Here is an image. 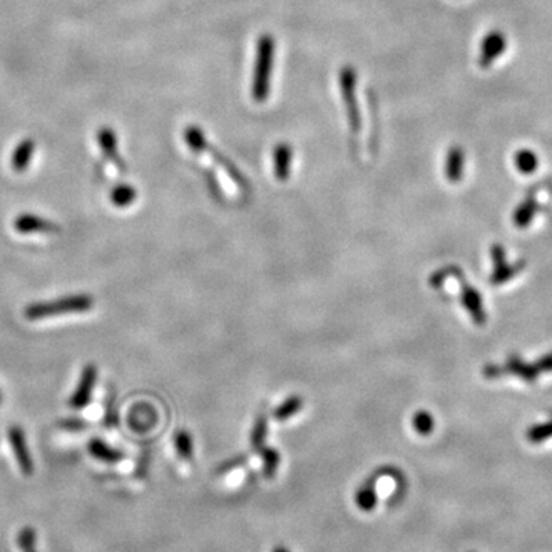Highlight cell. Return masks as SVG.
<instances>
[{
  "label": "cell",
  "mask_w": 552,
  "mask_h": 552,
  "mask_svg": "<svg viewBox=\"0 0 552 552\" xmlns=\"http://www.w3.org/2000/svg\"><path fill=\"white\" fill-rule=\"evenodd\" d=\"M94 307V298L88 293L66 295L57 300L33 302L26 306L24 315L28 321H42L48 318L63 316V315H79L86 313Z\"/></svg>",
  "instance_id": "cell-1"
},
{
  "label": "cell",
  "mask_w": 552,
  "mask_h": 552,
  "mask_svg": "<svg viewBox=\"0 0 552 552\" xmlns=\"http://www.w3.org/2000/svg\"><path fill=\"white\" fill-rule=\"evenodd\" d=\"M275 62V39L263 34L257 42V57H255L252 97L257 103H264L270 92L272 73Z\"/></svg>",
  "instance_id": "cell-2"
},
{
  "label": "cell",
  "mask_w": 552,
  "mask_h": 552,
  "mask_svg": "<svg viewBox=\"0 0 552 552\" xmlns=\"http://www.w3.org/2000/svg\"><path fill=\"white\" fill-rule=\"evenodd\" d=\"M184 140H186V143L189 145L190 149L196 154H208L212 157L217 165L221 166L224 169V172L229 175V178L237 184V186L243 190V192H249L250 186H249V181H247L243 174L239 172V169L233 165V163L228 158L224 157L221 152H218L214 146L210 143H208L206 137H204L203 131L200 127H187L186 132H184Z\"/></svg>",
  "instance_id": "cell-3"
},
{
  "label": "cell",
  "mask_w": 552,
  "mask_h": 552,
  "mask_svg": "<svg viewBox=\"0 0 552 552\" xmlns=\"http://www.w3.org/2000/svg\"><path fill=\"white\" fill-rule=\"evenodd\" d=\"M356 80L358 77L350 66H345L339 73V88H341L342 100L347 108V117H349V125L351 134L360 132V114H359V106L356 100Z\"/></svg>",
  "instance_id": "cell-4"
},
{
  "label": "cell",
  "mask_w": 552,
  "mask_h": 552,
  "mask_svg": "<svg viewBox=\"0 0 552 552\" xmlns=\"http://www.w3.org/2000/svg\"><path fill=\"white\" fill-rule=\"evenodd\" d=\"M97 378H98V371L94 364H88L83 367L79 384H77L75 390L69 399L71 408L83 410L89 405V402L92 399V393H94V388L97 384Z\"/></svg>",
  "instance_id": "cell-5"
},
{
  "label": "cell",
  "mask_w": 552,
  "mask_h": 552,
  "mask_svg": "<svg viewBox=\"0 0 552 552\" xmlns=\"http://www.w3.org/2000/svg\"><path fill=\"white\" fill-rule=\"evenodd\" d=\"M506 49V35L499 31L493 30L485 35V39L480 45V54H479V66L480 68H490L494 65V62L497 60Z\"/></svg>",
  "instance_id": "cell-6"
},
{
  "label": "cell",
  "mask_w": 552,
  "mask_h": 552,
  "mask_svg": "<svg viewBox=\"0 0 552 552\" xmlns=\"http://www.w3.org/2000/svg\"><path fill=\"white\" fill-rule=\"evenodd\" d=\"M8 441H10V445L14 451V456H16L20 471H22L25 476H31L34 471V462L31 457L30 447H28V443H26L25 431L19 425L10 427Z\"/></svg>",
  "instance_id": "cell-7"
},
{
  "label": "cell",
  "mask_w": 552,
  "mask_h": 552,
  "mask_svg": "<svg viewBox=\"0 0 552 552\" xmlns=\"http://www.w3.org/2000/svg\"><path fill=\"white\" fill-rule=\"evenodd\" d=\"M14 229L20 235H33V233H54L59 228L54 223L34 214H22L14 219Z\"/></svg>",
  "instance_id": "cell-8"
},
{
  "label": "cell",
  "mask_w": 552,
  "mask_h": 552,
  "mask_svg": "<svg viewBox=\"0 0 552 552\" xmlns=\"http://www.w3.org/2000/svg\"><path fill=\"white\" fill-rule=\"evenodd\" d=\"M376 474L367 479V482L359 488L355 495L356 506L364 513H370L378 506V493H376Z\"/></svg>",
  "instance_id": "cell-9"
},
{
  "label": "cell",
  "mask_w": 552,
  "mask_h": 552,
  "mask_svg": "<svg viewBox=\"0 0 552 552\" xmlns=\"http://www.w3.org/2000/svg\"><path fill=\"white\" fill-rule=\"evenodd\" d=\"M293 149L287 143H281L276 146L273 152V169L276 180L286 181L290 176V166H292Z\"/></svg>",
  "instance_id": "cell-10"
},
{
  "label": "cell",
  "mask_w": 552,
  "mask_h": 552,
  "mask_svg": "<svg viewBox=\"0 0 552 552\" xmlns=\"http://www.w3.org/2000/svg\"><path fill=\"white\" fill-rule=\"evenodd\" d=\"M88 450L91 452V456L97 460H100V462L116 463L118 460L123 459L122 452L116 448H112L111 445L102 441V439H91V442L88 443Z\"/></svg>",
  "instance_id": "cell-11"
},
{
  "label": "cell",
  "mask_w": 552,
  "mask_h": 552,
  "mask_svg": "<svg viewBox=\"0 0 552 552\" xmlns=\"http://www.w3.org/2000/svg\"><path fill=\"white\" fill-rule=\"evenodd\" d=\"M463 165H465V154L462 151V147L452 146L447 155V163H445V174H447V178L452 183H457L460 178H462Z\"/></svg>",
  "instance_id": "cell-12"
},
{
  "label": "cell",
  "mask_w": 552,
  "mask_h": 552,
  "mask_svg": "<svg viewBox=\"0 0 552 552\" xmlns=\"http://www.w3.org/2000/svg\"><path fill=\"white\" fill-rule=\"evenodd\" d=\"M304 408V399L300 394H293L287 398L281 405L273 412V419L278 422H286L288 419H292L293 416L298 414L301 410Z\"/></svg>",
  "instance_id": "cell-13"
},
{
  "label": "cell",
  "mask_w": 552,
  "mask_h": 552,
  "mask_svg": "<svg viewBox=\"0 0 552 552\" xmlns=\"http://www.w3.org/2000/svg\"><path fill=\"white\" fill-rule=\"evenodd\" d=\"M137 200V190L129 184H120L111 192V201L117 208H127Z\"/></svg>",
  "instance_id": "cell-14"
},
{
  "label": "cell",
  "mask_w": 552,
  "mask_h": 552,
  "mask_svg": "<svg viewBox=\"0 0 552 552\" xmlns=\"http://www.w3.org/2000/svg\"><path fill=\"white\" fill-rule=\"evenodd\" d=\"M175 450L184 460H190L194 457V439L189 431L181 430L175 434Z\"/></svg>",
  "instance_id": "cell-15"
},
{
  "label": "cell",
  "mask_w": 552,
  "mask_h": 552,
  "mask_svg": "<svg viewBox=\"0 0 552 552\" xmlns=\"http://www.w3.org/2000/svg\"><path fill=\"white\" fill-rule=\"evenodd\" d=\"M514 163L522 174H533L539 165V160L533 151L522 149L514 155Z\"/></svg>",
  "instance_id": "cell-16"
},
{
  "label": "cell",
  "mask_w": 552,
  "mask_h": 552,
  "mask_svg": "<svg viewBox=\"0 0 552 552\" xmlns=\"http://www.w3.org/2000/svg\"><path fill=\"white\" fill-rule=\"evenodd\" d=\"M266 437H267V416L266 414H259L257 422H255L252 434H250L252 448L255 451H259L261 448L264 447Z\"/></svg>",
  "instance_id": "cell-17"
},
{
  "label": "cell",
  "mask_w": 552,
  "mask_h": 552,
  "mask_svg": "<svg viewBox=\"0 0 552 552\" xmlns=\"http://www.w3.org/2000/svg\"><path fill=\"white\" fill-rule=\"evenodd\" d=\"M31 155H33V143H30V141H25V143H22L17 147L16 152H14V155H12L14 169H16L17 172H22L24 169H26L28 165H30Z\"/></svg>",
  "instance_id": "cell-18"
},
{
  "label": "cell",
  "mask_w": 552,
  "mask_h": 552,
  "mask_svg": "<svg viewBox=\"0 0 552 552\" xmlns=\"http://www.w3.org/2000/svg\"><path fill=\"white\" fill-rule=\"evenodd\" d=\"M259 452H261V457H263L264 474L267 477H273L276 470H278V466L281 463L279 452L275 448H268V447H263L259 450Z\"/></svg>",
  "instance_id": "cell-19"
},
{
  "label": "cell",
  "mask_w": 552,
  "mask_h": 552,
  "mask_svg": "<svg viewBox=\"0 0 552 552\" xmlns=\"http://www.w3.org/2000/svg\"><path fill=\"white\" fill-rule=\"evenodd\" d=\"M413 428L417 434L421 436H428L433 433V427H434V421H433V416H431L428 412H417L414 413L413 419Z\"/></svg>",
  "instance_id": "cell-20"
},
{
  "label": "cell",
  "mask_w": 552,
  "mask_h": 552,
  "mask_svg": "<svg viewBox=\"0 0 552 552\" xmlns=\"http://www.w3.org/2000/svg\"><path fill=\"white\" fill-rule=\"evenodd\" d=\"M17 543H19V546L22 548L25 552L34 549V544H35V533H34V529H31V528H25V529L20 531V534H19V537H17Z\"/></svg>",
  "instance_id": "cell-21"
},
{
  "label": "cell",
  "mask_w": 552,
  "mask_h": 552,
  "mask_svg": "<svg viewBox=\"0 0 552 552\" xmlns=\"http://www.w3.org/2000/svg\"><path fill=\"white\" fill-rule=\"evenodd\" d=\"M103 151L106 155H109L111 158H117V149H116V138L112 136V132H103L100 136Z\"/></svg>",
  "instance_id": "cell-22"
},
{
  "label": "cell",
  "mask_w": 552,
  "mask_h": 552,
  "mask_svg": "<svg viewBox=\"0 0 552 552\" xmlns=\"http://www.w3.org/2000/svg\"><path fill=\"white\" fill-rule=\"evenodd\" d=\"M272 552H290V551L286 546H276V548H273Z\"/></svg>",
  "instance_id": "cell-23"
},
{
  "label": "cell",
  "mask_w": 552,
  "mask_h": 552,
  "mask_svg": "<svg viewBox=\"0 0 552 552\" xmlns=\"http://www.w3.org/2000/svg\"><path fill=\"white\" fill-rule=\"evenodd\" d=\"M0 403H2V393H0Z\"/></svg>",
  "instance_id": "cell-24"
},
{
  "label": "cell",
  "mask_w": 552,
  "mask_h": 552,
  "mask_svg": "<svg viewBox=\"0 0 552 552\" xmlns=\"http://www.w3.org/2000/svg\"><path fill=\"white\" fill-rule=\"evenodd\" d=\"M26 552H35V551H34V549H31V551H26Z\"/></svg>",
  "instance_id": "cell-25"
}]
</instances>
